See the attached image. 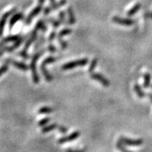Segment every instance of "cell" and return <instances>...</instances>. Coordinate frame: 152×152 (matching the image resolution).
<instances>
[{
    "label": "cell",
    "instance_id": "8fae6325",
    "mask_svg": "<svg viewBox=\"0 0 152 152\" xmlns=\"http://www.w3.org/2000/svg\"><path fill=\"white\" fill-rule=\"evenodd\" d=\"M37 30L34 29V30L31 33V35H30V37L29 38L25 44V46H24L23 50H27L29 49V48L30 47V45L32 44V43H34L35 41V40L37 39Z\"/></svg>",
    "mask_w": 152,
    "mask_h": 152
},
{
    "label": "cell",
    "instance_id": "9c48e42d",
    "mask_svg": "<svg viewBox=\"0 0 152 152\" xmlns=\"http://www.w3.org/2000/svg\"><path fill=\"white\" fill-rule=\"evenodd\" d=\"M16 11V8L12 9V10H10V11H8L7 12H6V13L3 15V16L2 17L1 20H0V37L2 35V33H3V30H4V27H5V25H6L7 18H8L10 15H12V13H14Z\"/></svg>",
    "mask_w": 152,
    "mask_h": 152
},
{
    "label": "cell",
    "instance_id": "ffe728a7",
    "mask_svg": "<svg viewBox=\"0 0 152 152\" xmlns=\"http://www.w3.org/2000/svg\"><path fill=\"white\" fill-rule=\"evenodd\" d=\"M151 76L149 73H145L144 75V87L148 88L151 85Z\"/></svg>",
    "mask_w": 152,
    "mask_h": 152
},
{
    "label": "cell",
    "instance_id": "4fadbf2b",
    "mask_svg": "<svg viewBox=\"0 0 152 152\" xmlns=\"http://www.w3.org/2000/svg\"><path fill=\"white\" fill-rule=\"evenodd\" d=\"M23 14L22 12H19V13L15 14L14 16L11 18V20H10V28L12 29V26L15 25V23H16L17 21H19V20H20L21 19H23Z\"/></svg>",
    "mask_w": 152,
    "mask_h": 152
},
{
    "label": "cell",
    "instance_id": "ab89813d",
    "mask_svg": "<svg viewBox=\"0 0 152 152\" xmlns=\"http://www.w3.org/2000/svg\"><path fill=\"white\" fill-rule=\"evenodd\" d=\"M151 18L152 19V13H151Z\"/></svg>",
    "mask_w": 152,
    "mask_h": 152
},
{
    "label": "cell",
    "instance_id": "44dd1931",
    "mask_svg": "<svg viewBox=\"0 0 152 152\" xmlns=\"http://www.w3.org/2000/svg\"><path fill=\"white\" fill-rule=\"evenodd\" d=\"M54 111L52 108L50 107H48V106H44V107H42V108L39 109L38 110V113L39 114H44V113H52Z\"/></svg>",
    "mask_w": 152,
    "mask_h": 152
},
{
    "label": "cell",
    "instance_id": "e575fe53",
    "mask_svg": "<svg viewBox=\"0 0 152 152\" xmlns=\"http://www.w3.org/2000/svg\"><path fill=\"white\" fill-rule=\"evenodd\" d=\"M51 10H52V9L50 8V7H46V8L44 9V14L48 15L49 13H50Z\"/></svg>",
    "mask_w": 152,
    "mask_h": 152
},
{
    "label": "cell",
    "instance_id": "2e32d148",
    "mask_svg": "<svg viewBox=\"0 0 152 152\" xmlns=\"http://www.w3.org/2000/svg\"><path fill=\"white\" fill-rule=\"evenodd\" d=\"M20 38H21L20 35L17 34V35H11L3 39V43H8V42H16V40H18Z\"/></svg>",
    "mask_w": 152,
    "mask_h": 152
},
{
    "label": "cell",
    "instance_id": "6da1fadb",
    "mask_svg": "<svg viewBox=\"0 0 152 152\" xmlns=\"http://www.w3.org/2000/svg\"><path fill=\"white\" fill-rule=\"evenodd\" d=\"M45 50H40L39 52L36 53V54H34V56L32 58V60H31V62H30V70H31V72H32V77H33V82L35 83V84H38L40 82V77L38 75L37 72V61L38 58H40V56H42L44 54Z\"/></svg>",
    "mask_w": 152,
    "mask_h": 152
},
{
    "label": "cell",
    "instance_id": "277c9868",
    "mask_svg": "<svg viewBox=\"0 0 152 152\" xmlns=\"http://www.w3.org/2000/svg\"><path fill=\"white\" fill-rule=\"evenodd\" d=\"M120 140L124 144L128 145V146H140L141 144H143L144 140L142 139H130V138L124 137H121L120 138Z\"/></svg>",
    "mask_w": 152,
    "mask_h": 152
},
{
    "label": "cell",
    "instance_id": "ac0fdd59",
    "mask_svg": "<svg viewBox=\"0 0 152 152\" xmlns=\"http://www.w3.org/2000/svg\"><path fill=\"white\" fill-rule=\"evenodd\" d=\"M58 126L57 124H52L50 125H48V126H44L42 128V133H48L51 131V130H55L56 128H58Z\"/></svg>",
    "mask_w": 152,
    "mask_h": 152
},
{
    "label": "cell",
    "instance_id": "5b68a950",
    "mask_svg": "<svg viewBox=\"0 0 152 152\" xmlns=\"http://www.w3.org/2000/svg\"><path fill=\"white\" fill-rule=\"evenodd\" d=\"M90 74L91 78H92V79H94V80L96 81H98L99 82H100V83H101L103 86H105V87H109V86H110V81H109L106 78H105L102 75L99 74V73H96V72H92Z\"/></svg>",
    "mask_w": 152,
    "mask_h": 152
},
{
    "label": "cell",
    "instance_id": "d6a6232c",
    "mask_svg": "<svg viewBox=\"0 0 152 152\" xmlns=\"http://www.w3.org/2000/svg\"><path fill=\"white\" fill-rule=\"evenodd\" d=\"M55 37H56V32L55 31H52V32L50 33V36H49V37H48V40H49V42H51L53 40H54V38H55Z\"/></svg>",
    "mask_w": 152,
    "mask_h": 152
},
{
    "label": "cell",
    "instance_id": "f35d334b",
    "mask_svg": "<svg viewBox=\"0 0 152 152\" xmlns=\"http://www.w3.org/2000/svg\"><path fill=\"white\" fill-rule=\"evenodd\" d=\"M148 96L149 97V99H150L152 101V93H149V94H148Z\"/></svg>",
    "mask_w": 152,
    "mask_h": 152
},
{
    "label": "cell",
    "instance_id": "5bb4252c",
    "mask_svg": "<svg viewBox=\"0 0 152 152\" xmlns=\"http://www.w3.org/2000/svg\"><path fill=\"white\" fill-rule=\"evenodd\" d=\"M68 19H69V24H71V25H73V24L75 23L76 19H75V16L74 12H73V10H72V7H68Z\"/></svg>",
    "mask_w": 152,
    "mask_h": 152
},
{
    "label": "cell",
    "instance_id": "e0dca14e",
    "mask_svg": "<svg viewBox=\"0 0 152 152\" xmlns=\"http://www.w3.org/2000/svg\"><path fill=\"white\" fill-rule=\"evenodd\" d=\"M134 91L136 92L137 95L139 98L142 99V98H144V96H145V93L143 92L141 87H140V86H139L138 84L134 85Z\"/></svg>",
    "mask_w": 152,
    "mask_h": 152
},
{
    "label": "cell",
    "instance_id": "f1b7e54d",
    "mask_svg": "<svg viewBox=\"0 0 152 152\" xmlns=\"http://www.w3.org/2000/svg\"><path fill=\"white\" fill-rule=\"evenodd\" d=\"M58 40H59V43H60L62 49H63V50L66 49L67 47H68V43H67L66 41H64V40L62 39V37H59V38H58Z\"/></svg>",
    "mask_w": 152,
    "mask_h": 152
},
{
    "label": "cell",
    "instance_id": "484cf974",
    "mask_svg": "<svg viewBox=\"0 0 152 152\" xmlns=\"http://www.w3.org/2000/svg\"><path fill=\"white\" fill-rule=\"evenodd\" d=\"M48 21L50 23L52 24L53 26H54V28H57V27H58V26H60V25L61 24V21L59 20H54V19L53 18H50L48 20Z\"/></svg>",
    "mask_w": 152,
    "mask_h": 152
},
{
    "label": "cell",
    "instance_id": "8992f818",
    "mask_svg": "<svg viewBox=\"0 0 152 152\" xmlns=\"http://www.w3.org/2000/svg\"><path fill=\"white\" fill-rule=\"evenodd\" d=\"M113 21L115 23L120 24V25H124V26H131L135 23V20H131V19H126V18H121L120 16H115L113 17Z\"/></svg>",
    "mask_w": 152,
    "mask_h": 152
},
{
    "label": "cell",
    "instance_id": "4316f807",
    "mask_svg": "<svg viewBox=\"0 0 152 152\" xmlns=\"http://www.w3.org/2000/svg\"><path fill=\"white\" fill-rule=\"evenodd\" d=\"M59 20L62 24H66V19H65V12L61 11L59 12Z\"/></svg>",
    "mask_w": 152,
    "mask_h": 152
},
{
    "label": "cell",
    "instance_id": "83f0119b",
    "mask_svg": "<svg viewBox=\"0 0 152 152\" xmlns=\"http://www.w3.org/2000/svg\"><path fill=\"white\" fill-rule=\"evenodd\" d=\"M50 119L49 118V117H47V118L43 119V120H41L39 121V123H38V126H44L47 124H48V123L50 122Z\"/></svg>",
    "mask_w": 152,
    "mask_h": 152
},
{
    "label": "cell",
    "instance_id": "52a82bcc",
    "mask_svg": "<svg viewBox=\"0 0 152 152\" xmlns=\"http://www.w3.org/2000/svg\"><path fill=\"white\" fill-rule=\"evenodd\" d=\"M79 136H80V132L79 131H75V132H73L72 134H69L68 136L61 137L58 140V144H65V143L68 142H72V141L75 140L78 137H79Z\"/></svg>",
    "mask_w": 152,
    "mask_h": 152
},
{
    "label": "cell",
    "instance_id": "836d02e7",
    "mask_svg": "<svg viewBox=\"0 0 152 152\" xmlns=\"http://www.w3.org/2000/svg\"><path fill=\"white\" fill-rule=\"evenodd\" d=\"M48 50H49V51L51 53H54L55 51H56V48H55V46H54V45H53V44H50V45L48 46Z\"/></svg>",
    "mask_w": 152,
    "mask_h": 152
},
{
    "label": "cell",
    "instance_id": "7402d4cb",
    "mask_svg": "<svg viewBox=\"0 0 152 152\" xmlns=\"http://www.w3.org/2000/svg\"><path fill=\"white\" fill-rule=\"evenodd\" d=\"M116 148H117V149L121 152H132L130 151L127 150V149L124 147V144H123L120 140H119L118 141H117V143H116Z\"/></svg>",
    "mask_w": 152,
    "mask_h": 152
},
{
    "label": "cell",
    "instance_id": "cb8c5ba5",
    "mask_svg": "<svg viewBox=\"0 0 152 152\" xmlns=\"http://www.w3.org/2000/svg\"><path fill=\"white\" fill-rule=\"evenodd\" d=\"M67 0H61L60 2H56V4H54V6H50V8L52 9L53 10H56L57 9L60 8L61 6H64V5L66 4Z\"/></svg>",
    "mask_w": 152,
    "mask_h": 152
},
{
    "label": "cell",
    "instance_id": "7a4b0ae2",
    "mask_svg": "<svg viewBox=\"0 0 152 152\" xmlns=\"http://www.w3.org/2000/svg\"><path fill=\"white\" fill-rule=\"evenodd\" d=\"M57 61V58H54V57H48V58H45L44 60V61L42 62V64L40 65V69H41V72H42L43 75L44 76L45 78V80L48 81V82H51L53 80L52 75L48 72V69L46 68V65L48 64H50V63H54Z\"/></svg>",
    "mask_w": 152,
    "mask_h": 152
},
{
    "label": "cell",
    "instance_id": "d4e9b609",
    "mask_svg": "<svg viewBox=\"0 0 152 152\" xmlns=\"http://www.w3.org/2000/svg\"><path fill=\"white\" fill-rule=\"evenodd\" d=\"M97 62H98L97 58H94V59L92 61V62H91V64H90V66H89V68H88V72H90V73L93 72L94 69L96 68V65H97Z\"/></svg>",
    "mask_w": 152,
    "mask_h": 152
},
{
    "label": "cell",
    "instance_id": "d590c367",
    "mask_svg": "<svg viewBox=\"0 0 152 152\" xmlns=\"http://www.w3.org/2000/svg\"><path fill=\"white\" fill-rule=\"evenodd\" d=\"M86 149H82V150H72V149H68L66 152H86Z\"/></svg>",
    "mask_w": 152,
    "mask_h": 152
},
{
    "label": "cell",
    "instance_id": "60d3db41",
    "mask_svg": "<svg viewBox=\"0 0 152 152\" xmlns=\"http://www.w3.org/2000/svg\"><path fill=\"white\" fill-rule=\"evenodd\" d=\"M151 87H152V86H151Z\"/></svg>",
    "mask_w": 152,
    "mask_h": 152
},
{
    "label": "cell",
    "instance_id": "8d00e7d4",
    "mask_svg": "<svg viewBox=\"0 0 152 152\" xmlns=\"http://www.w3.org/2000/svg\"><path fill=\"white\" fill-rule=\"evenodd\" d=\"M50 6H54V4H56V1L55 0H50Z\"/></svg>",
    "mask_w": 152,
    "mask_h": 152
},
{
    "label": "cell",
    "instance_id": "3957f363",
    "mask_svg": "<svg viewBox=\"0 0 152 152\" xmlns=\"http://www.w3.org/2000/svg\"><path fill=\"white\" fill-rule=\"evenodd\" d=\"M88 58H82L79 60L73 61L68 62L66 64H63L61 66L62 70H69V69H73L77 67H82L85 66L88 64Z\"/></svg>",
    "mask_w": 152,
    "mask_h": 152
},
{
    "label": "cell",
    "instance_id": "74e56055",
    "mask_svg": "<svg viewBox=\"0 0 152 152\" xmlns=\"http://www.w3.org/2000/svg\"><path fill=\"white\" fill-rule=\"evenodd\" d=\"M45 0H38V2H39V4L40 5H43L44 4V2Z\"/></svg>",
    "mask_w": 152,
    "mask_h": 152
},
{
    "label": "cell",
    "instance_id": "30bf717a",
    "mask_svg": "<svg viewBox=\"0 0 152 152\" xmlns=\"http://www.w3.org/2000/svg\"><path fill=\"white\" fill-rule=\"evenodd\" d=\"M6 63H7V64L11 63L13 66L16 67V68H18V69H20V70L27 71L29 69V67L27 66L26 64H24L23 62L16 61H12V59H6Z\"/></svg>",
    "mask_w": 152,
    "mask_h": 152
},
{
    "label": "cell",
    "instance_id": "9a60e30c",
    "mask_svg": "<svg viewBox=\"0 0 152 152\" xmlns=\"http://www.w3.org/2000/svg\"><path fill=\"white\" fill-rule=\"evenodd\" d=\"M141 8V3L140 2H137L135 6L133 7V8L130 9L129 10L128 12H127V16H134L136 12H137L139 11V10Z\"/></svg>",
    "mask_w": 152,
    "mask_h": 152
},
{
    "label": "cell",
    "instance_id": "ba28073f",
    "mask_svg": "<svg viewBox=\"0 0 152 152\" xmlns=\"http://www.w3.org/2000/svg\"><path fill=\"white\" fill-rule=\"evenodd\" d=\"M42 6L43 5H38L37 7H35V8L34 9V10L30 12V13L29 14V16H27V18L26 19V21H25V23H26V24H30V23H31V21H32L33 19L36 16H37L39 13H40V12H41V10H42Z\"/></svg>",
    "mask_w": 152,
    "mask_h": 152
},
{
    "label": "cell",
    "instance_id": "d6986e66",
    "mask_svg": "<svg viewBox=\"0 0 152 152\" xmlns=\"http://www.w3.org/2000/svg\"><path fill=\"white\" fill-rule=\"evenodd\" d=\"M35 29L37 30H41L43 32H46L47 30H48V27L47 26L44 24V21L43 20H39L36 24V26H35Z\"/></svg>",
    "mask_w": 152,
    "mask_h": 152
},
{
    "label": "cell",
    "instance_id": "1f68e13d",
    "mask_svg": "<svg viewBox=\"0 0 152 152\" xmlns=\"http://www.w3.org/2000/svg\"><path fill=\"white\" fill-rule=\"evenodd\" d=\"M58 129L60 130V132L62 133V134H65V133L68 132V128H67L66 126H58Z\"/></svg>",
    "mask_w": 152,
    "mask_h": 152
},
{
    "label": "cell",
    "instance_id": "7c38bea8",
    "mask_svg": "<svg viewBox=\"0 0 152 152\" xmlns=\"http://www.w3.org/2000/svg\"><path fill=\"white\" fill-rule=\"evenodd\" d=\"M23 40L24 38H20L18 40H16L13 45H12L11 47H5V48H2V50H3V51H10H10H12V50H14L17 48H19V46L23 44Z\"/></svg>",
    "mask_w": 152,
    "mask_h": 152
},
{
    "label": "cell",
    "instance_id": "603a6c76",
    "mask_svg": "<svg viewBox=\"0 0 152 152\" xmlns=\"http://www.w3.org/2000/svg\"><path fill=\"white\" fill-rule=\"evenodd\" d=\"M72 30L69 28L63 29V30H61V32L58 34V38L63 37L64 36H66V35H68V34H72Z\"/></svg>",
    "mask_w": 152,
    "mask_h": 152
},
{
    "label": "cell",
    "instance_id": "4dcf8cb0",
    "mask_svg": "<svg viewBox=\"0 0 152 152\" xmlns=\"http://www.w3.org/2000/svg\"><path fill=\"white\" fill-rule=\"evenodd\" d=\"M18 55L19 56H21L23 57V58H25V59H27V58H29V54H27V52H26V50H22V51H20V52L18 53Z\"/></svg>",
    "mask_w": 152,
    "mask_h": 152
},
{
    "label": "cell",
    "instance_id": "f546056e",
    "mask_svg": "<svg viewBox=\"0 0 152 152\" xmlns=\"http://www.w3.org/2000/svg\"><path fill=\"white\" fill-rule=\"evenodd\" d=\"M8 64L7 63H6V64H4V65H2L1 68H0V76L4 74V73H6V71L8 70Z\"/></svg>",
    "mask_w": 152,
    "mask_h": 152
}]
</instances>
